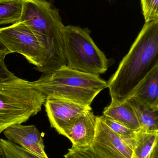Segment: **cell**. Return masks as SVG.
<instances>
[{"mask_svg":"<svg viewBox=\"0 0 158 158\" xmlns=\"http://www.w3.org/2000/svg\"><path fill=\"white\" fill-rule=\"evenodd\" d=\"M45 96L28 81L15 77L0 82V135L41 110Z\"/></svg>","mask_w":158,"mask_h":158,"instance_id":"3","label":"cell"},{"mask_svg":"<svg viewBox=\"0 0 158 158\" xmlns=\"http://www.w3.org/2000/svg\"><path fill=\"white\" fill-rule=\"evenodd\" d=\"M0 158H6L3 149L2 147L1 143H0Z\"/></svg>","mask_w":158,"mask_h":158,"instance_id":"22","label":"cell"},{"mask_svg":"<svg viewBox=\"0 0 158 158\" xmlns=\"http://www.w3.org/2000/svg\"><path fill=\"white\" fill-rule=\"evenodd\" d=\"M5 58H0V82L15 77L6 67Z\"/></svg>","mask_w":158,"mask_h":158,"instance_id":"20","label":"cell"},{"mask_svg":"<svg viewBox=\"0 0 158 158\" xmlns=\"http://www.w3.org/2000/svg\"><path fill=\"white\" fill-rule=\"evenodd\" d=\"M44 105L51 127L62 135L82 115L92 110L91 106L53 98H46Z\"/></svg>","mask_w":158,"mask_h":158,"instance_id":"7","label":"cell"},{"mask_svg":"<svg viewBox=\"0 0 158 158\" xmlns=\"http://www.w3.org/2000/svg\"><path fill=\"white\" fill-rule=\"evenodd\" d=\"M6 158H49L43 157L30 152L5 139H0Z\"/></svg>","mask_w":158,"mask_h":158,"instance_id":"17","label":"cell"},{"mask_svg":"<svg viewBox=\"0 0 158 158\" xmlns=\"http://www.w3.org/2000/svg\"><path fill=\"white\" fill-rule=\"evenodd\" d=\"M128 99L134 109L141 129L147 131L158 132V108L145 106L132 98Z\"/></svg>","mask_w":158,"mask_h":158,"instance_id":"14","label":"cell"},{"mask_svg":"<svg viewBox=\"0 0 158 158\" xmlns=\"http://www.w3.org/2000/svg\"><path fill=\"white\" fill-rule=\"evenodd\" d=\"M130 98L145 106L158 108V64L138 85Z\"/></svg>","mask_w":158,"mask_h":158,"instance_id":"11","label":"cell"},{"mask_svg":"<svg viewBox=\"0 0 158 158\" xmlns=\"http://www.w3.org/2000/svg\"><path fill=\"white\" fill-rule=\"evenodd\" d=\"M64 156L65 158H105L95 153L91 148L80 149L72 147Z\"/></svg>","mask_w":158,"mask_h":158,"instance_id":"19","label":"cell"},{"mask_svg":"<svg viewBox=\"0 0 158 158\" xmlns=\"http://www.w3.org/2000/svg\"><path fill=\"white\" fill-rule=\"evenodd\" d=\"M12 53L0 39V58H5L6 56Z\"/></svg>","mask_w":158,"mask_h":158,"instance_id":"21","label":"cell"},{"mask_svg":"<svg viewBox=\"0 0 158 158\" xmlns=\"http://www.w3.org/2000/svg\"><path fill=\"white\" fill-rule=\"evenodd\" d=\"M88 28L64 26L63 48L69 68L99 75L107 70L109 60L95 43Z\"/></svg>","mask_w":158,"mask_h":158,"instance_id":"5","label":"cell"},{"mask_svg":"<svg viewBox=\"0 0 158 158\" xmlns=\"http://www.w3.org/2000/svg\"><path fill=\"white\" fill-rule=\"evenodd\" d=\"M103 115L108 117L135 131L141 129L134 109L128 99L122 103L111 101L104 109Z\"/></svg>","mask_w":158,"mask_h":158,"instance_id":"12","label":"cell"},{"mask_svg":"<svg viewBox=\"0 0 158 158\" xmlns=\"http://www.w3.org/2000/svg\"><path fill=\"white\" fill-rule=\"evenodd\" d=\"M158 64V19L145 22L128 53L107 82L111 101L125 102Z\"/></svg>","mask_w":158,"mask_h":158,"instance_id":"1","label":"cell"},{"mask_svg":"<svg viewBox=\"0 0 158 158\" xmlns=\"http://www.w3.org/2000/svg\"><path fill=\"white\" fill-rule=\"evenodd\" d=\"M145 22L158 19V0H141Z\"/></svg>","mask_w":158,"mask_h":158,"instance_id":"18","label":"cell"},{"mask_svg":"<svg viewBox=\"0 0 158 158\" xmlns=\"http://www.w3.org/2000/svg\"><path fill=\"white\" fill-rule=\"evenodd\" d=\"M22 11L20 0H0V26L19 22Z\"/></svg>","mask_w":158,"mask_h":158,"instance_id":"15","label":"cell"},{"mask_svg":"<svg viewBox=\"0 0 158 158\" xmlns=\"http://www.w3.org/2000/svg\"><path fill=\"white\" fill-rule=\"evenodd\" d=\"M3 132L10 142L41 156L48 158L45 150L42 135L34 125L15 124Z\"/></svg>","mask_w":158,"mask_h":158,"instance_id":"9","label":"cell"},{"mask_svg":"<svg viewBox=\"0 0 158 158\" xmlns=\"http://www.w3.org/2000/svg\"><path fill=\"white\" fill-rule=\"evenodd\" d=\"M19 21L45 40L50 46L57 69L66 65L63 48L64 25L59 10L47 0H20Z\"/></svg>","mask_w":158,"mask_h":158,"instance_id":"4","label":"cell"},{"mask_svg":"<svg viewBox=\"0 0 158 158\" xmlns=\"http://www.w3.org/2000/svg\"><path fill=\"white\" fill-rule=\"evenodd\" d=\"M158 132L136 131L131 158H158Z\"/></svg>","mask_w":158,"mask_h":158,"instance_id":"13","label":"cell"},{"mask_svg":"<svg viewBox=\"0 0 158 158\" xmlns=\"http://www.w3.org/2000/svg\"><path fill=\"white\" fill-rule=\"evenodd\" d=\"M0 39L12 53L23 56L40 72L45 74L56 69L47 42L22 21L0 28Z\"/></svg>","mask_w":158,"mask_h":158,"instance_id":"6","label":"cell"},{"mask_svg":"<svg viewBox=\"0 0 158 158\" xmlns=\"http://www.w3.org/2000/svg\"><path fill=\"white\" fill-rule=\"evenodd\" d=\"M31 83L46 98H59L88 106L107 87V82L99 75L79 72L66 65L43 74Z\"/></svg>","mask_w":158,"mask_h":158,"instance_id":"2","label":"cell"},{"mask_svg":"<svg viewBox=\"0 0 158 158\" xmlns=\"http://www.w3.org/2000/svg\"><path fill=\"white\" fill-rule=\"evenodd\" d=\"M91 148L105 158H131L133 150L96 117L95 135Z\"/></svg>","mask_w":158,"mask_h":158,"instance_id":"8","label":"cell"},{"mask_svg":"<svg viewBox=\"0 0 158 158\" xmlns=\"http://www.w3.org/2000/svg\"><path fill=\"white\" fill-rule=\"evenodd\" d=\"M99 118L133 150L135 143L136 131L131 130L122 123L104 115L99 116Z\"/></svg>","mask_w":158,"mask_h":158,"instance_id":"16","label":"cell"},{"mask_svg":"<svg viewBox=\"0 0 158 158\" xmlns=\"http://www.w3.org/2000/svg\"><path fill=\"white\" fill-rule=\"evenodd\" d=\"M96 116L92 110L82 115L64 133L69 139L72 147L80 149L90 148L95 135Z\"/></svg>","mask_w":158,"mask_h":158,"instance_id":"10","label":"cell"}]
</instances>
